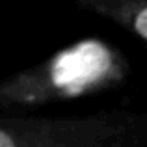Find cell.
Here are the masks:
<instances>
[{
    "label": "cell",
    "mask_w": 147,
    "mask_h": 147,
    "mask_svg": "<svg viewBox=\"0 0 147 147\" xmlns=\"http://www.w3.org/2000/svg\"><path fill=\"white\" fill-rule=\"evenodd\" d=\"M110 65L106 49L99 43H82L65 52L54 65V82L69 91H76L88 82L99 78Z\"/></svg>",
    "instance_id": "obj_1"
},
{
    "label": "cell",
    "mask_w": 147,
    "mask_h": 147,
    "mask_svg": "<svg viewBox=\"0 0 147 147\" xmlns=\"http://www.w3.org/2000/svg\"><path fill=\"white\" fill-rule=\"evenodd\" d=\"M136 30L144 37H147V9L142 11V13L138 15V19H136Z\"/></svg>",
    "instance_id": "obj_2"
},
{
    "label": "cell",
    "mask_w": 147,
    "mask_h": 147,
    "mask_svg": "<svg viewBox=\"0 0 147 147\" xmlns=\"http://www.w3.org/2000/svg\"><path fill=\"white\" fill-rule=\"evenodd\" d=\"M0 147H15L13 142L9 140V136H7V134H4L2 130H0Z\"/></svg>",
    "instance_id": "obj_3"
}]
</instances>
